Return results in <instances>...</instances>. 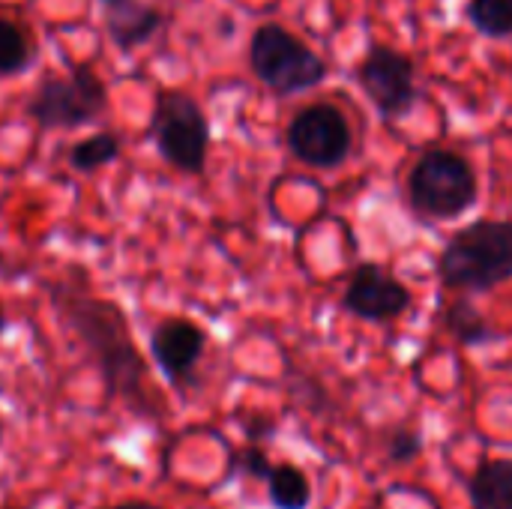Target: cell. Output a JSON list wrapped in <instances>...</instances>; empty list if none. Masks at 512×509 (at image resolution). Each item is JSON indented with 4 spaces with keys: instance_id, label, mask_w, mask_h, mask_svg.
Returning a JSON list of instances; mask_svg holds the SVG:
<instances>
[{
    "instance_id": "18",
    "label": "cell",
    "mask_w": 512,
    "mask_h": 509,
    "mask_svg": "<svg viewBox=\"0 0 512 509\" xmlns=\"http://www.w3.org/2000/svg\"><path fill=\"white\" fill-rule=\"evenodd\" d=\"M276 465H270L267 453L261 447H243L231 459V474L249 477V480H270Z\"/></svg>"
},
{
    "instance_id": "23",
    "label": "cell",
    "mask_w": 512,
    "mask_h": 509,
    "mask_svg": "<svg viewBox=\"0 0 512 509\" xmlns=\"http://www.w3.org/2000/svg\"><path fill=\"white\" fill-rule=\"evenodd\" d=\"M6 333V309H3V303H0V336Z\"/></svg>"
},
{
    "instance_id": "21",
    "label": "cell",
    "mask_w": 512,
    "mask_h": 509,
    "mask_svg": "<svg viewBox=\"0 0 512 509\" xmlns=\"http://www.w3.org/2000/svg\"><path fill=\"white\" fill-rule=\"evenodd\" d=\"M105 509H162V507L147 504V501H123V504H117V507H105Z\"/></svg>"
},
{
    "instance_id": "12",
    "label": "cell",
    "mask_w": 512,
    "mask_h": 509,
    "mask_svg": "<svg viewBox=\"0 0 512 509\" xmlns=\"http://www.w3.org/2000/svg\"><path fill=\"white\" fill-rule=\"evenodd\" d=\"M471 504L474 509H512V462L492 459L477 468L471 477Z\"/></svg>"
},
{
    "instance_id": "19",
    "label": "cell",
    "mask_w": 512,
    "mask_h": 509,
    "mask_svg": "<svg viewBox=\"0 0 512 509\" xmlns=\"http://www.w3.org/2000/svg\"><path fill=\"white\" fill-rule=\"evenodd\" d=\"M423 450V441H420V432H396L393 441H390V462L396 465H408L420 456Z\"/></svg>"
},
{
    "instance_id": "7",
    "label": "cell",
    "mask_w": 512,
    "mask_h": 509,
    "mask_svg": "<svg viewBox=\"0 0 512 509\" xmlns=\"http://www.w3.org/2000/svg\"><path fill=\"white\" fill-rule=\"evenodd\" d=\"M354 78L384 120L408 117L420 99L414 60L405 51L384 45V42H372L363 51L354 69Z\"/></svg>"
},
{
    "instance_id": "22",
    "label": "cell",
    "mask_w": 512,
    "mask_h": 509,
    "mask_svg": "<svg viewBox=\"0 0 512 509\" xmlns=\"http://www.w3.org/2000/svg\"><path fill=\"white\" fill-rule=\"evenodd\" d=\"M96 3H102V9H117V6H126L132 0H96Z\"/></svg>"
},
{
    "instance_id": "11",
    "label": "cell",
    "mask_w": 512,
    "mask_h": 509,
    "mask_svg": "<svg viewBox=\"0 0 512 509\" xmlns=\"http://www.w3.org/2000/svg\"><path fill=\"white\" fill-rule=\"evenodd\" d=\"M162 24H165L162 9H156L150 3H141V0H132L126 6H117V9H105L108 39L120 51H132V48L150 42L162 30Z\"/></svg>"
},
{
    "instance_id": "17",
    "label": "cell",
    "mask_w": 512,
    "mask_h": 509,
    "mask_svg": "<svg viewBox=\"0 0 512 509\" xmlns=\"http://www.w3.org/2000/svg\"><path fill=\"white\" fill-rule=\"evenodd\" d=\"M465 18L486 39L512 36V0H468Z\"/></svg>"
},
{
    "instance_id": "24",
    "label": "cell",
    "mask_w": 512,
    "mask_h": 509,
    "mask_svg": "<svg viewBox=\"0 0 512 509\" xmlns=\"http://www.w3.org/2000/svg\"><path fill=\"white\" fill-rule=\"evenodd\" d=\"M0 441H3V423H0Z\"/></svg>"
},
{
    "instance_id": "9",
    "label": "cell",
    "mask_w": 512,
    "mask_h": 509,
    "mask_svg": "<svg viewBox=\"0 0 512 509\" xmlns=\"http://www.w3.org/2000/svg\"><path fill=\"white\" fill-rule=\"evenodd\" d=\"M342 306L354 318H363V321H372V324H384V321L399 318L411 306V291L396 276H390L381 264L369 261V264H360L351 273V282L345 288Z\"/></svg>"
},
{
    "instance_id": "5",
    "label": "cell",
    "mask_w": 512,
    "mask_h": 509,
    "mask_svg": "<svg viewBox=\"0 0 512 509\" xmlns=\"http://www.w3.org/2000/svg\"><path fill=\"white\" fill-rule=\"evenodd\" d=\"M108 108V87L87 63L72 66L66 75H48L27 99V117L42 129H78L93 123Z\"/></svg>"
},
{
    "instance_id": "25",
    "label": "cell",
    "mask_w": 512,
    "mask_h": 509,
    "mask_svg": "<svg viewBox=\"0 0 512 509\" xmlns=\"http://www.w3.org/2000/svg\"><path fill=\"white\" fill-rule=\"evenodd\" d=\"M510 75H512V60H510Z\"/></svg>"
},
{
    "instance_id": "20",
    "label": "cell",
    "mask_w": 512,
    "mask_h": 509,
    "mask_svg": "<svg viewBox=\"0 0 512 509\" xmlns=\"http://www.w3.org/2000/svg\"><path fill=\"white\" fill-rule=\"evenodd\" d=\"M246 432H249V438L252 441H264V438H273V432H276V423L270 420V417H252L249 420V426H246Z\"/></svg>"
},
{
    "instance_id": "10",
    "label": "cell",
    "mask_w": 512,
    "mask_h": 509,
    "mask_svg": "<svg viewBox=\"0 0 512 509\" xmlns=\"http://www.w3.org/2000/svg\"><path fill=\"white\" fill-rule=\"evenodd\" d=\"M207 333L186 318H165L150 333V354L159 372L174 387H186L195 378V369L204 357Z\"/></svg>"
},
{
    "instance_id": "4",
    "label": "cell",
    "mask_w": 512,
    "mask_h": 509,
    "mask_svg": "<svg viewBox=\"0 0 512 509\" xmlns=\"http://www.w3.org/2000/svg\"><path fill=\"white\" fill-rule=\"evenodd\" d=\"M477 195L474 165L447 147L426 150L408 174V201L423 219H456L477 204Z\"/></svg>"
},
{
    "instance_id": "15",
    "label": "cell",
    "mask_w": 512,
    "mask_h": 509,
    "mask_svg": "<svg viewBox=\"0 0 512 509\" xmlns=\"http://www.w3.org/2000/svg\"><path fill=\"white\" fill-rule=\"evenodd\" d=\"M120 150H123L120 135H114V132H96V135H87V138H81V141L72 144L69 165L75 171L90 174V171H99V168L111 165L114 159H120Z\"/></svg>"
},
{
    "instance_id": "13",
    "label": "cell",
    "mask_w": 512,
    "mask_h": 509,
    "mask_svg": "<svg viewBox=\"0 0 512 509\" xmlns=\"http://www.w3.org/2000/svg\"><path fill=\"white\" fill-rule=\"evenodd\" d=\"M33 54H36V45L27 27L9 15H0V78L24 72Z\"/></svg>"
},
{
    "instance_id": "1",
    "label": "cell",
    "mask_w": 512,
    "mask_h": 509,
    "mask_svg": "<svg viewBox=\"0 0 512 509\" xmlns=\"http://www.w3.org/2000/svg\"><path fill=\"white\" fill-rule=\"evenodd\" d=\"M45 291L57 318L90 351L108 396L126 405L135 417H162V402L150 387V369L132 339L126 312L114 300L96 297L84 285H75L72 276L48 282Z\"/></svg>"
},
{
    "instance_id": "16",
    "label": "cell",
    "mask_w": 512,
    "mask_h": 509,
    "mask_svg": "<svg viewBox=\"0 0 512 509\" xmlns=\"http://www.w3.org/2000/svg\"><path fill=\"white\" fill-rule=\"evenodd\" d=\"M444 327L447 333L462 342V345H483L492 339V327L489 321L483 318V312L468 303V300H453L444 312Z\"/></svg>"
},
{
    "instance_id": "2",
    "label": "cell",
    "mask_w": 512,
    "mask_h": 509,
    "mask_svg": "<svg viewBox=\"0 0 512 509\" xmlns=\"http://www.w3.org/2000/svg\"><path fill=\"white\" fill-rule=\"evenodd\" d=\"M438 276L450 291L483 294L512 279V222L477 219L456 231L438 258Z\"/></svg>"
},
{
    "instance_id": "8",
    "label": "cell",
    "mask_w": 512,
    "mask_h": 509,
    "mask_svg": "<svg viewBox=\"0 0 512 509\" xmlns=\"http://www.w3.org/2000/svg\"><path fill=\"white\" fill-rule=\"evenodd\" d=\"M285 144L291 156L309 168H339L354 147V132L348 117L330 105V102H312L300 108L288 129H285Z\"/></svg>"
},
{
    "instance_id": "6",
    "label": "cell",
    "mask_w": 512,
    "mask_h": 509,
    "mask_svg": "<svg viewBox=\"0 0 512 509\" xmlns=\"http://www.w3.org/2000/svg\"><path fill=\"white\" fill-rule=\"evenodd\" d=\"M150 135L156 141L159 156L183 171L201 174L207 168L210 153V120L204 108L183 90H162L156 96Z\"/></svg>"
},
{
    "instance_id": "14",
    "label": "cell",
    "mask_w": 512,
    "mask_h": 509,
    "mask_svg": "<svg viewBox=\"0 0 512 509\" xmlns=\"http://www.w3.org/2000/svg\"><path fill=\"white\" fill-rule=\"evenodd\" d=\"M267 495L276 509H306L312 501L309 477L294 465H276L267 480Z\"/></svg>"
},
{
    "instance_id": "3",
    "label": "cell",
    "mask_w": 512,
    "mask_h": 509,
    "mask_svg": "<svg viewBox=\"0 0 512 509\" xmlns=\"http://www.w3.org/2000/svg\"><path fill=\"white\" fill-rule=\"evenodd\" d=\"M249 69L273 96L282 99L315 90L330 72L327 60L279 21L255 27L249 39Z\"/></svg>"
}]
</instances>
